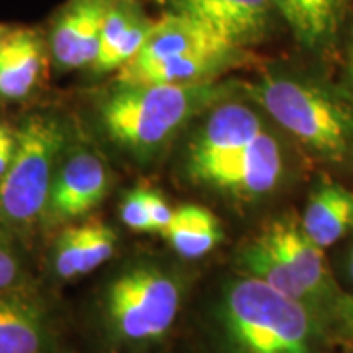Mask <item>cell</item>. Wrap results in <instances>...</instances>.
<instances>
[{
    "label": "cell",
    "mask_w": 353,
    "mask_h": 353,
    "mask_svg": "<svg viewBox=\"0 0 353 353\" xmlns=\"http://www.w3.org/2000/svg\"><path fill=\"white\" fill-rule=\"evenodd\" d=\"M224 353H321L319 311L242 276L228 286L219 307Z\"/></svg>",
    "instance_id": "3"
},
{
    "label": "cell",
    "mask_w": 353,
    "mask_h": 353,
    "mask_svg": "<svg viewBox=\"0 0 353 353\" xmlns=\"http://www.w3.org/2000/svg\"><path fill=\"white\" fill-rule=\"evenodd\" d=\"M154 2H159V3H164L165 0H154Z\"/></svg>",
    "instance_id": "29"
},
{
    "label": "cell",
    "mask_w": 353,
    "mask_h": 353,
    "mask_svg": "<svg viewBox=\"0 0 353 353\" xmlns=\"http://www.w3.org/2000/svg\"><path fill=\"white\" fill-rule=\"evenodd\" d=\"M352 0H273L278 15L303 48L330 50L345 25Z\"/></svg>",
    "instance_id": "13"
},
{
    "label": "cell",
    "mask_w": 353,
    "mask_h": 353,
    "mask_svg": "<svg viewBox=\"0 0 353 353\" xmlns=\"http://www.w3.org/2000/svg\"><path fill=\"white\" fill-rule=\"evenodd\" d=\"M348 275H350V280L353 281V250L350 257H348Z\"/></svg>",
    "instance_id": "27"
},
{
    "label": "cell",
    "mask_w": 353,
    "mask_h": 353,
    "mask_svg": "<svg viewBox=\"0 0 353 353\" xmlns=\"http://www.w3.org/2000/svg\"><path fill=\"white\" fill-rule=\"evenodd\" d=\"M345 90L353 95V28L348 37L345 54Z\"/></svg>",
    "instance_id": "23"
},
{
    "label": "cell",
    "mask_w": 353,
    "mask_h": 353,
    "mask_svg": "<svg viewBox=\"0 0 353 353\" xmlns=\"http://www.w3.org/2000/svg\"><path fill=\"white\" fill-rule=\"evenodd\" d=\"M145 196H148V211L149 218H151L152 231L162 232L167 226H169L172 216H174V210L170 208L169 203L165 201V198L159 192L148 190Z\"/></svg>",
    "instance_id": "22"
},
{
    "label": "cell",
    "mask_w": 353,
    "mask_h": 353,
    "mask_svg": "<svg viewBox=\"0 0 353 353\" xmlns=\"http://www.w3.org/2000/svg\"><path fill=\"white\" fill-rule=\"evenodd\" d=\"M23 281L21 262L3 232L0 231V293L17 291Z\"/></svg>",
    "instance_id": "21"
},
{
    "label": "cell",
    "mask_w": 353,
    "mask_h": 353,
    "mask_svg": "<svg viewBox=\"0 0 353 353\" xmlns=\"http://www.w3.org/2000/svg\"><path fill=\"white\" fill-rule=\"evenodd\" d=\"M244 92L304 151L332 164L353 161V95L345 88L273 65Z\"/></svg>",
    "instance_id": "2"
},
{
    "label": "cell",
    "mask_w": 353,
    "mask_h": 353,
    "mask_svg": "<svg viewBox=\"0 0 353 353\" xmlns=\"http://www.w3.org/2000/svg\"><path fill=\"white\" fill-rule=\"evenodd\" d=\"M110 169L99 152L70 141L52 180L44 223H72L94 211L110 192Z\"/></svg>",
    "instance_id": "6"
},
{
    "label": "cell",
    "mask_w": 353,
    "mask_h": 353,
    "mask_svg": "<svg viewBox=\"0 0 353 353\" xmlns=\"http://www.w3.org/2000/svg\"><path fill=\"white\" fill-rule=\"evenodd\" d=\"M13 152H15V138H13L10 143L3 144L2 148H0V179L6 175L8 167H10Z\"/></svg>",
    "instance_id": "24"
},
{
    "label": "cell",
    "mask_w": 353,
    "mask_h": 353,
    "mask_svg": "<svg viewBox=\"0 0 353 353\" xmlns=\"http://www.w3.org/2000/svg\"><path fill=\"white\" fill-rule=\"evenodd\" d=\"M283 144L272 125L252 144L218 167L201 185L239 200L268 195L285 172Z\"/></svg>",
    "instance_id": "8"
},
{
    "label": "cell",
    "mask_w": 353,
    "mask_h": 353,
    "mask_svg": "<svg viewBox=\"0 0 353 353\" xmlns=\"http://www.w3.org/2000/svg\"><path fill=\"white\" fill-rule=\"evenodd\" d=\"M301 226L322 249L334 245L353 231V190L324 180L312 190Z\"/></svg>",
    "instance_id": "16"
},
{
    "label": "cell",
    "mask_w": 353,
    "mask_h": 353,
    "mask_svg": "<svg viewBox=\"0 0 353 353\" xmlns=\"http://www.w3.org/2000/svg\"><path fill=\"white\" fill-rule=\"evenodd\" d=\"M50 341L46 314L32 298L0 293V353H46Z\"/></svg>",
    "instance_id": "15"
},
{
    "label": "cell",
    "mask_w": 353,
    "mask_h": 353,
    "mask_svg": "<svg viewBox=\"0 0 353 353\" xmlns=\"http://www.w3.org/2000/svg\"><path fill=\"white\" fill-rule=\"evenodd\" d=\"M101 304L108 337L123 347H144L172 329L182 306V285L165 268L141 262L113 276Z\"/></svg>",
    "instance_id": "5"
},
{
    "label": "cell",
    "mask_w": 353,
    "mask_h": 353,
    "mask_svg": "<svg viewBox=\"0 0 353 353\" xmlns=\"http://www.w3.org/2000/svg\"><path fill=\"white\" fill-rule=\"evenodd\" d=\"M242 88L221 79L187 85L114 82L97 103V121L114 148L134 161L148 162L190 123Z\"/></svg>",
    "instance_id": "1"
},
{
    "label": "cell",
    "mask_w": 353,
    "mask_h": 353,
    "mask_svg": "<svg viewBox=\"0 0 353 353\" xmlns=\"http://www.w3.org/2000/svg\"><path fill=\"white\" fill-rule=\"evenodd\" d=\"M341 314L343 324H345V330L350 337H353V296L345 299V303L342 304Z\"/></svg>",
    "instance_id": "25"
},
{
    "label": "cell",
    "mask_w": 353,
    "mask_h": 353,
    "mask_svg": "<svg viewBox=\"0 0 353 353\" xmlns=\"http://www.w3.org/2000/svg\"><path fill=\"white\" fill-rule=\"evenodd\" d=\"M68 123L51 113L25 118L15 130L12 164L0 179V224L26 234L44 221L54 175L72 141Z\"/></svg>",
    "instance_id": "4"
},
{
    "label": "cell",
    "mask_w": 353,
    "mask_h": 353,
    "mask_svg": "<svg viewBox=\"0 0 353 353\" xmlns=\"http://www.w3.org/2000/svg\"><path fill=\"white\" fill-rule=\"evenodd\" d=\"M239 265L247 276L257 278L262 283L276 290L278 293L319 311L317 301L306 290V286L290 272L283 260L278 257L259 236L242 247Z\"/></svg>",
    "instance_id": "18"
},
{
    "label": "cell",
    "mask_w": 353,
    "mask_h": 353,
    "mask_svg": "<svg viewBox=\"0 0 353 353\" xmlns=\"http://www.w3.org/2000/svg\"><path fill=\"white\" fill-rule=\"evenodd\" d=\"M169 12L200 21L236 46L263 43L281 19L273 0H165Z\"/></svg>",
    "instance_id": "7"
},
{
    "label": "cell",
    "mask_w": 353,
    "mask_h": 353,
    "mask_svg": "<svg viewBox=\"0 0 353 353\" xmlns=\"http://www.w3.org/2000/svg\"><path fill=\"white\" fill-rule=\"evenodd\" d=\"M252 56L245 48L234 44L206 48L145 65H125L117 72L120 83H201L219 81L229 70L250 63Z\"/></svg>",
    "instance_id": "9"
},
{
    "label": "cell",
    "mask_w": 353,
    "mask_h": 353,
    "mask_svg": "<svg viewBox=\"0 0 353 353\" xmlns=\"http://www.w3.org/2000/svg\"><path fill=\"white\" fill-rule=\"evenodd\" d=\"M259 237L283 260L290 272L298 278L319 304L334 294V281L330 275L324 249L309 239L301 221L294 216H283L272 221Z\"/></svg>",
    "instance_id": "11"
},
{
    "label": "cell",
    "mask_w": 353,
    "mask_h": 353,
    "mask_svg": "<svg viewBox=\"0 0 353 353\" xmlns=\"http://www.w3.org/2000/svg\"><path fill=\"white\" fill-rule=\"evenodd\" d=\"M15 138V130H10V128L6 125H0V148L3 144L10 143V141Z\"/></svg>",
    "instance_id": "26"
},
{
    "label": "cell",
    "mask_w": 353,
    "mask_h": 353,
    "mask_svg": "<svg viewBox=\"0 0 353 353\" xmlns=\"http://www.w3.org/2000/svg\"><path fill=\"white\" fill-rule=\"evenodd\" d=\"M161 234L180 257L188 260L205 257L223 241L219 219L200 205L174 210L169 226Z\"/></svg>",
    "instance_id": "17"
},
{
    "label": "cell",
    "mask_w": 353,
    "mask_h": 353,
    "mask_svg": "<svg viewBox=\"0 0 353 353\" xmlns=\"http://www.w3.org/2000/svg\"><path fill=\"white\" fill-rule=\"evenodd\" d=\"M154 25L156 20L145 15L136 0H113L90 69L95 74L118 72L141 51Z\"/></svg>",
    "instance_id": "12"
},
{
    "label": "cell",
    "mask_w": 353,
    "mask_h": 353,
    "mask_svg": "<svg viewBox=\"0 0 353 353\" xmlns=\"http://www.w3.org/2000/svg\"><path fill=\"white\" fill-rule=\"evenodd\" d=\"M77 275L82 276L97 270L113 257L118 236L110 224L99 218H90L77 224Z\"/></svg>",
    "instance_id": "19"
},
{
    "label": "cell",
    "mask_w": 353,
    "mask_h": 353,
    "mask_svg": "<svg viewBox=\"0 0 353 353\" xmlns=\"http://www.w3.org/2000/svg\"><path fill=\"white\" fill-rule=\"evenodd\" d=\"M46 46L33 30L8 32L0 43V99L21 100L41 81Z\"/></svg>",
    "instance_id": "14"
},
{
    "label": "cell",
    "mask_w": 353,
    "mask_h": 353,
    "mask_svg": "<svg viewBox=\"0 0 353 353\" xmlns=\"http://www.w3.org/2000/svg\"><path fill=\"white\" fill-rule=\"evenodd\" d=\"M113 0H69L51 26L50 51L61 70L90 69Z\"/></svg>",
    "instance_id": "10"
},
{
    "label": "cell",
    "mask_w": 353,
    "mask_h": 353,
    "mask_svg": "<svg viewBox=\"0 0 353 353\" xmlns=\"http://www.w3.org/2000/svg\"><path fill=\"white\" fill-rule=\"evenodd\" d=\"M7 33H8L7 26H6V25H0V43L3 41V38H6Z\"/></svg>",
    "instance_id": "28"
},
{
    "label": "cell",
    "mask_w": 353,
    "mask_h": 353,
    "mask_svg": "<svg viewBox=\"0 0 353 353\" xmlns=\"http://www.w3.org/2000/svg\"><path fill=\"white\" fill-rule=\"evenodd\" d=\"M148 190L136 188L131 190L128 195L123 198L121 203V219L128 228L136 232H154L151 218L148 211Z\"/></svg>",
    "instance_id": "20"
}]
</instances>
